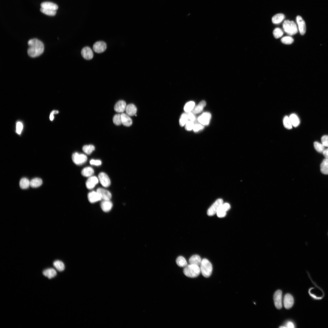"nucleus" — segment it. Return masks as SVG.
<instances>
[{
	"mask_svg": "<svg viewBox=\"0 0 328 328\" xmlns=\"http://www.w3.org/2000/svg\"><path fill=\"white\" fill-rule=\"evenodd\" d=\"M28 55L34 58L40 56L44 52V46L43 43L37 39H30L28 42Z\"/></svg>",
	"mask_w": 328,
	"mask_h": 328,
	"instance_id": "f257e3e1",
	"label": "nucleus"
},
{
	"mask_svg": "<svg viewBox=\"0 0 328 328\" xmlns=\"http://www.w3.org/2000/svg\"><path fill=\"white\" fill-rule=\"evenodd\" d=\"M183 272L186 276L191 278L197 277L201 273L200 266L190 264L184 267Z\"/></svg>",
	"mask_w": 328,
	"mask_h": 328,
	"instance_id": "f03ea898",
	"label": "nucleus"
},
{
	"mask_svg": "<svg viewBox=\"0 0 328 328\" xmlns=\"http://www.w3.org/2000/svg\"><path fill=\"white\" fill-rule=\"evenodd\" d=\"M200 267L201 273L204 277L207 278L211 276L213 270L212 266L208 260L206 259H203Z\"/></svg>",
	"mask_w": 328,
	"mask_h": 328,
	"instance_id": "7ed1b4c3",
	"label": "nucleus"
},
{
	"mask_svg": "<svg viewBox=\"0 0 328 328\" xmlns=\"http://www.w3.org/2000/svg\"><path fill=\"white\" fill-rule=\"evenodd\" d=\"M284 32L287 34L293 35L298 32V28L296 24L293 21H285L283 25Z\"/></svg>",
	"mask_w": 328,
	"mask_h": 328,
	"instance_id": "20e7f679",
	"label": "nucleus"
},
{
	"mask_svg": "<svg viewBox=\"0 0 328 328\" xmlns=\"http://www.w3.org/2000/svg\"><path fill=\"white\" fill-rule=\"evenodd\" d=\"M223 203V200L221 199L217 200L208 209L207 213L208 215L212 216L216 214L219 208Z\"/></svg>",
	"mask_w": 328,
	"mask_h": 328,
	"instance_id": "39448f33",
	"label": "nucleus"
},
{
	"mask_svg": "<svg viewBox=\"0 0 328 328\" xmlns=\"http://www.w3.org/2000/svg\"><path fill=\"white\" fill-rule=\"evenodd\" d=\"M72 159L73 162L77 165H82L85 163L87 160V157L85 155L79 154L77 152L73 154Z\"/></svg>",
	"mask_w": 328,
	"mask_h": 328,
	"instance_id": "423d86ee",
	"label": "nucleus"
},
{
	"mask_svg": "<svg viewBox=\"0 0 328 328\" xmlns=\"http://www.w3.org/2000/svg\"><path fill=\"white\" fill-rule=\"evenodd\" d=\"M282 291L280 290L276 291L274 295L273 299L275 305L278 309H280L282 307Z\"/></svg>",
	"mask_w": 328,
	"mask_h": 328,
	"instance_id": "0eeeda50",
	"label": "nucleus"
},
{
	"mask_svg": "<svg viewBox=\"0 0 328 328\" xmlns=\"http://www.w3.org/2000/svg\"><path fill=\"white\" fill-rule=\"evenodd\" d=\"M211 117L210 113L205 112L198 118L197 121L203 125H207L210 123Z\"/></svg>",
	"mask_w": 328,
	"mask_h": 328,
	"instance_id": "6e6552de",
	"label": "nucleus"
},
{
	"mask_svg": "<svg viewBox=\"0 0 328 328\" xmlns=\"http://www.w3.org/2000/svg\"><path fill=\"white\" fill-rule=\"evenodd\" d=\"M107 48L106 43L103 41H98L95 42L93 46V50L97 53H101L104 52Z\"/></svg>",
	"mask_w": 328,
	"mask_h": 328,
	"instance_id": "1a4fd4ad",
	"label": "nucleus"
},
{
	"mask_svg": "<svg viewBox=\"0 0 328 328\" xmlns=\"http://www.w3.org/2000/svg\"><path fill=\"white\" fill-rule=\"evenodd\" d=\"M296 21L298 25V29L301 35H304L306 30V27L305 22L302 17L300 16H298L296 18Z\"/></svg>",
	"mask_w": 328,
	"mask_h": 328,
	"instance_id": "9d476101",
	"label": "nucleus"
},
{
	"mask_svg": "<svg viewBox=\"0 0 328 328\" xmlns=\"http://www.w3.org/2000/svg\"><path fill=\"white\" fill-rule=\"evenodd\" d=\"M231 208L230 204L228 203H223L220 207L217 212V217L220 218L225 217L226 215V212L229 210Z\"/></svg>",
	"mask_w": 328,
	"mask_h": 328,
	"instance_id": "9b49d317",
	"label": "nucleus"
},
{
	"mask_svg": "<svg viewBox=\"0 0 328 328\" xmlns=\"http://www.w3.org/2000/svg\"><path fill=\"white\" fill-rule=\"evenodd\" d=\"M98 179L102 185L104 187H108L110 185L111 182L110 179L105 173L101 172L98 175Z\"/></svg>",
	"mask_w": 328,
	"mask_h": 328,
	"instance_id": "f8f14e48",
	"label": "nucleus"
},
{
	"mask_svg": "<svg viewBox=\"0 0 328 328\" xmlns=\"http://www.w3.org/2000/svg\"><path fill=\"white\" fill-rule=\"evenodd\" d=\"M81 53L83 57L86 60H90L93 57L94 55L92 49L88 47L83 48Z\"/></svg>",
	"mask_w": 328,
	"mask_h": 328,
	"instance_id": "ddd939ff",
	"label": "nucleus"
},
{
	"mask_svg": "<svg viewBox=\"0 0 328 328\" xmlns=\"http://www.w3.org/2000/svg\"><path fill=\"white\" fill-rule=\"evenodd\" d=\"M96 192L100 195L102 200H110L112 198L111 193L104 189L99 188L97 189Z\"/></svg>",
	"mask_w": 328,
	"mask_h": 328,
	"instance_id": "4468645a",
	"label": "nucleus"
},
{
	"mask_svg": "<svg viewBox=\"0 0 328 328\" xmlns=\"http://www.w3.org/2000/svg\"><path fill=\"white\" fill-rule=\"evenodd\" d=\"M293 296L290 294H286L284 297V305L286 309H288L292 307L294 304Z\"/></svg>",
	"mask_w": 328,
	"mask_h": 328,
	"instance_id": "2eb2a0df",
	"label": "nucleus"
},
{
	"mask_svg": "<svg viewBox=\"0 0 328 328\" xmlns=\"http://www.w3.org/2000/svg\"><path fill=\"white\" fill-rule=\"evenodd\" d=\"M88 197L89 202L92 203H95L102 200L100 195L97 192L93 191L89 193Z\"/></svg>",
	"mask_w": 328,
	"mask_h": 328,
	"instance_id": "dca6fc26",
	"label": "nucleus"
},
{
	"mask_svg": "<svg viewBox=\"0 0 328 328\" xmlns=\"http://www.w3.org/2000/svg\"><path fill=\"white\" fill-rule=\"evenodd\" d=\"M98 179L95 176L89 177L86 182V186L88 189H92L98 183Z\"/></svg>",
	"mask_w": 328,
	"mask_h": 328,
	"instance_id": "f3484780",
	"label": "nucleus"
},
{
	"mask_svg": "<svg viewBox=\"0 0 328 328\" xmlns=\"http://www.w3.org/2000/svg\"><path fill=\"white\" fill-rule=\"evenodd\" d=\"M126 102L123 100H120L115 104L114 109L115 111L119 113H122L126 111Z\"/></svg>",
	"mask_w": 328,
	"mask_h": 328,
	"instance_id": "a211bd4d",
	"label": "nucleus"
},
{
	"mask_svg": "<svg viewBox=\"0 0 328 328\" xmlns=\"http://www.w3.org/2000/svg\"><path fill=\"white\" fill-rule=\"evenodd\" d=\"M122 124L126 126L129 127L131 126L133 124V121L130 116L126 113H123L121 114Z\"/></svg>",
	"mask_w": 328,
	"mask_h": 328,
	"instance_id": "6ab92c4d",
	"label": "nucleus"
},
{
	"mask_svg": "<svg viewBox=\"0 0 328 328\" xmlns=\"http://www.w3.org/2000/svg\"><path fill=\"white\" fill-rule=\"evenodd\" d=\"M113 206L112 203L109 200H103L101 204L102 209L105 212L110 211L111 210Z\"/></svg>",
	"mask_w": 328,
	"mask_h": 328,
	"instance_id": "aec40b11",
	"label": "nucleus"
},
{
	"mask_svg": "<svg viewBox=\"0 0 328 328\" xmlns=\"http://www.w3.org/2000/svg\"><path fill=\"white\" fill-rule=\"evenodd\" d=\"M125 111L128 116H133L136 114L137 109L134 105L131 104L126 106Z\"/></svg>",
	"mask_w": 328,
	"mask_h": 328,
	"instance_id": "412c9836",
	"label": "nucleus"
},
{
	"mask_svg": "<svg viewBox=\"0 0 328 328\" xmlns=\"http://www.w3.org/2000/svg\"><path fill=\"white\" fill-rule=\"evenodd\" d=\"M206 105V102L205 101H202L197 106L195 107L192 112L194 114L200 113L202 111Z\"/></svg>",
	"mask_w": 328,
	"mask_h": 328,
	"instance_id": "4be33fe9",
	"label": "nucleus"
},
{
	"mask_svg": "<svg viewBox=\"0 0 328 328\" xmlns=\"http://www.w3.org/2000/svg\"><path fill=\"white\" fill-rule=\"evenodd\" d=\"M202 260L200 256L195 255L192 256L189 259V263L190 264L195 265L198 266H200Z\"/></svg>",
	"mask_w": 328,
	"mask_h": 328,
	"instance_id": "5701e85b",
	"label": "nucleus"
},
{
	"mask_svg": "<svg viewBox=\"0 0 328 328\" xmlns=\"http://www.w3.org/2000/svg\"><path fill=\"white\" fill-rule=\"evenodd\" d=\"M43 274L44 276L48 277V279H51L56 276L57 273L53 268H49L44 270L43 272Z\"/></svg>",
	"mask_w": 328,
	"mask_h": 328,
	"instance_id": "b1692460",
	"label": "nucleus"
},
{
	"mask_svg": "<svg viewBox=\"0 0 328 328\" xmlns=\"http://www.w3.org/2000/svg\"><path fill=\"white\" fill-rule=\"evenodd\" d=\"M41 8L54 10L56 11L58 9V6L57 4L49 2L42 3L41 4Z\"/></svg>",
	"mask_w": 328,
	"mask_h": 328,
	"instance_id": "393cba45",
	"label": "nucleus"
},
{
	"mask_svg": "<svg viewBox=\"0 0 328 328\" xmlns=\"http://www.w3.org/2000/svg\"><path fill=\"white\" fill-rule=\"evenodd\" d=\"M285 18V15L282 14H278L272 18V22L274 24H278L281 23Z\"/></svg>",
	"mask_w": 328,
	"mask_h": 328,
	"instance_id": "a878e982",
	"label": "nucleus"
},
{
	"mask_svg": "<svg viewBox=\"0 0 328 328\" xmlns=\"http://www.w3.org/2000/svg\"><path fill=\"white\" fill-rule=\"evenodd\" d=\"M320 168L321 171L323 174L328 175V159H324L321 164Z\"/></svg>",
	"mask_w": 328,
	"mask_h": 328,
	"instance_id": "bb28decb",
	"label": "nucleus"
},
{
	"mask_svg": "<svg viewBox=\"0 0 328 328\" xmlns=\"http://www.w3.org/2000/svg\"><path fill=\"white\" fill-rule=\"evenodd\" d=\"M20 187L23 189H26L30 186V181L27 178H22L19 182Z\"/></svg>",
	"mask_w": 328,
	"mask_h": 328,
	"instance_id": "cd10ccee",
	"label": "nucleus"
},
{
	"mask_svg": "<svg viewBox=\"0 0 328 328\" xmlns=\"http://www.w3.org/2000/svg\"><path fill=\"white\" fill-rule=\"evenodd\" d=\"M94 172L93 169L90 167H87L84 168L82 170L81 174L85 177H90L94 174Z\"/></svg>",
	"mask_w": 328,
	"mask_h": 328,
	"instance_id": "c85d7f7f",
	"label": "nucleus"
},
{
	"mask_svg": "<svg viewBox=\"0 0 328 328\" xmlns=\"http://www.w3.org/2000/svg\"><path fill=\"white\" fill-rule=\"evenodd\" d=\"M43 184L41 179L39 178H33L30 181V186L33 188H37L41 186Z\"/></svg>",
	"mask_w": 328,
	"mask_h": 328,
	"instance_id": "c756f323",
	"label": "nucleus"
},
{
	"mask_svg": "<svg viewBox=\"0 0 328 328\" xmlns=\"http://www.w3.org/2000/svg\"><path fill=\"white\" fill-rule=\"evenodd\" d=\"M292 125L294 127L299 126L300 123V119L295 114H291L289 117Z\"/></svg>",
	"mask_w": 328,
	"mask_h": 328,
	"instance_id": "7c9ffc66",
	"label": "nucleus"
},
{
	"mask_svg": "<svg viewBox=\"0 0 328 328\" xmlns=\"http://www.w3.org/2000/svg\"><path fill=\"white\" fill-rule=\"evenodd\" d=\"M53 266L56 269L59 271L61 272L64 270L65 266L62 261L59 260L56 261L53 263Z\"/></svg>",
	"mask_w": 328,
	"mask_h": 328,
	"instance_id": "2f4dec72",
	"label": "nucleus"
},
{
	"mask_svg": "<svg viewBox=\"0 0 328 328\" xmlns=\"http://www.w3.org/2000/svg\"><path fill=\"white\" fill-rule=\"evenodd\" d=\"M176 263L177 265L180 267H185L187 265L186 259L182 256H179L177 258Z\"/></svg>",
	"mask_w": 328,
	"mask_h": 328,
	"instance_id": "473e14b6",
	"label": "nucleus"
},
{
	"mask_svg": "<svg viewBox=\"0 0 328 328\" xmlns=\"http://www.w3.org/2000/svg\"><path fill=\"white\" fill-rule=\"evenodd\" d=\"M195 105V103L193 101H190L187 103L184 107V111L187 113L191 112L193 110Z\"/></svg>",
	"mask_w": 328,
	"mask_h": 328,
	"instance_id": "72a5a7b5",
	"label": "nucleus"
},
{
	"mask_svg": "<svg viewBox=\"0 0 328 328\" xmlns=\"http://www.w3.org/2000/svg\"><path fill=\"white\" fill-rule=\"evenodd\" d=\"M95 146L92 145H86L83 148V151L86 154L90 155L95 150Z\"/></svg>",
	"mask_w": 328,
	"mask_h": 328,
	"instance_id": "f704fd0d",
	"label": "nucleus"
},
{
	"mask_svg": "<svg viewBox=\"0 0 328 328\" xmlns=\"http://www.w3.org/2000/svg\"><path fill=\"white\" fill-rule=\"evenodd\" d=\"M189 118L187 113H183L181 116L179 120V124L181 127L185 126L186 123L189 121Z\"/></svg>",
	"mask_w": 328,
	"mask_h": 328,
	"instance_id": "c9c22d12",
	"label": "nucleus"
},
{
	"mask_svg": "<svg viewBox=\"0 0 328 328\" xmlns=\"http://www.w3.org/2000/svg\"><path fill=\"white\" fill-rule=\"evenodd\" d=\"M314 146L315 150L320 153H323L325 150V147L322 143L315 142L314 143Z\"/></svg>",
	"mask_w": 328,
	"mask_h": 328,
	"instance_id": "e433bc0d",
	"label": "nucleus"
},
{
	"mask_svg": "<svg viewBox=\"0 0 328 328\" xmlns=\"http://www.w3.org/2000/svg\"><path fill=\"white\" fill-rule=\"evenodd\" d=\"M40 11L42 13L49 16H54L56 14V11L54 10L41 8Z\"/></svg>",
	"mask_w": 328,
	"mask_h": 328,
	"instance_id": "4c0bfd02",
	"label": "nucleus"
},
{
	"mask_svg": "<svg viewBox=\"0 0 328 328\" xmlns=\"http://www.w3.org/2000/svg\"><path fill=\"white\" fill-rule=\"evenodd\" d=\"M284 126L287 129H291L292 128V125L289 117L285 116L283 120Z\"/></svg>",
	"mask_w": 328,
	"mask_h": 328,
	"instance_id": "58836bf2",
	"label": "nucleus"
},
{
	"mask_svg": "<svg viewBox=\"0 0 328 328\" xmlns=\"http://www.w3.org/2000/svg\"><path fill=\"white\" fill-rule=\"evenodd\" d=\"M113 121L114 123L117 126L122 124L121 114H116L113 117Z\"/></svg>",
	"mask_w": 328,
	"mask_h": 328,
	"instance_id": "ea45409f",
	"label": "nucleus"
},
{
	"mask_svg": "<svg viewBox=\"0 0 328 328\" xmlns=\"http://www.w3.org/2000/svg\"><path fill=\"white\" fill-rule=\"evenodd\" d=\"M273 34L275 38L278 39L281 37L283 35L284 32L281 28H276L274 30Z\"/></svg>",
	"mask_w": 328,
	"mask_h": 328,
	"instance_id": "a19ab883",
	"label": "nucleus"
},
{
	"mask_svg": "<svg viewBox=\"0 0 328 328\" xmlns=\"http://www.w3.org/2000/svg\"><path fill=\"white\" fill-rule=\"evenodd\" d=\"M282 43L286 44H290L294 42V39L290 36H285L283 37L281 39Z\"/></svg>",
	"mask_w": 328,
	"mask_h": 328,
	"instance_id": "79ce46f5",
	"label": "nucleus"
},
{
	"mask_svg": "<svg viewBox=\"0 0 328 328\" xmlns=\"http://www.w3.org/2000/svg\"><path fill=\"white\" fill-rule=\"evenodd\" d=\"M195 125L194 122L188 121L185 125V130L187 131H191L193 130Z\"/></svg>",
	"mask_w": 328,
	"mask_h": 328,
	"instance_id": "37998d69",
	"label": "nucleus"
},
{
	"mask_svg": "<svg viewBox=\"0 0 328 328\" xmlns=\"http://www.w3.org/2000/svg\"><path fill=\"white\" fill-rule=\"evenodd\" d=\"M23 129V125L21 122H18L16 125V132L17 133L21 134Z\"/></svg>",
	"mask_w": 328,
	"mask_h": 328,
	"instance_id": "c03bdc74",
	"label": "nucleus"
},
{
	"mask_svg": "<svg viewBox=\"0 0 328 328\" xmlns=\"http://www.w3.org/2000/svg\"><path fill=\"white\" fill-rule=\"evenodd\" d=\"M189 120L190 121L194 122L195 123L197 124L198 122L196 121V118L195 115L192 112L187 113Z\"/></svg>",
	"mask_w": 328,
	"mask_h": 328,
	"instance_id": "a18cd8bd",
	"label": "nucleus"
},
{
	"mask_svg": "<svg viewBox=\"0 0 328 328\" xmlns=\"http://www.w3.org/2000/svg\"><path fill=\"white\" fill-rule=\"evenodd\" d=\"M204 128V126L202 124L197 123L195 124L193 130L195 132H197L203 130Z\"/></svg>",
	"mask_w": 328,
	"mask_h": 328,
	"instance_id": "49530a36",
	"label": "nucleus"
},
{
	"mask_svg": "<svg viewBox=\"0 0 328 328\" xmlns=\"http://www.w3.org/2000/svg\"><path fill=\"white\" fill-rule=\"evenodd\" d=\"M322 144L325 147H328V136L324 135L321 139Z\"/></svg>",
	"mask_w": 328,
	"mask_h": 328,
	"instance_id": "de8ad7c7",
	"label": "nucleus"
},
{
	"mask_svg": "<svg viewBox=\"0 0 328 328\" xmlns=\"http://www.w3.org/2000/svg\"><path fill=\"white\" fill-rule=\"evenodd\" d=\"M90 163L91 165H95L96 166H100L102 164L101 161L99 160H95L93 159L90 161Z\"/></svg>",
	"mask_w": 328,
	"mask_h": 328,
	"instance_id": "09e8293b",
	"label": "nucleus"
},
{
	"mask_svg": "<svg viewBox=\"0 0 328 328\" xmlns=\"http://www.w3.org/2000/svg\"><path fill=\"white\" fill-rule=\"evenodd\" d=\"M59 113L58 111H52L50 116V118L51 121H53L54 119V114H57Z\"/></svg>",
	"mask_w": 328,
	"mask_h": 328,
	"instance_id": "8fccbe9b",
	"label": "nucleus"
},
{
	"mask_svg": "<svg viewBox=\"0 0 328 328\" xmlns=\"http://www.w3.org/2000/svg\"><path fill=\"white\" fill-rule=\"evenodd\" d=\"M286 328H294V325L293 323L291 322H288L286 324Z\"/></svg>",
	"mask_w": 328,
	"mask_h": 328,
	"instance_id": "3c124183",
	"label": "nucleus"
},
{
	"mask_svg": "<svg viewBox=\"0 0 328 328\" xmlns=\"http://www.w3.org/2000/svg\"><path fill=\"white\" fill-rule=\"evenodd\" d=\"M323 154L325 158L328 159V148L325 149Z\"/></svg>",
	"mask_w": 328,
	"mask_h": 328,
	"instance_id": "603ef678",
	"label": "nucleus"
},
{
	"mask_svg": "<svg viewBox=\"0 0 328 328\" xmlns=\"http://www.w3.org/2000/svg\"><path fill=\"white\" fill-rule=\"evenodd\" d=\"M279 328H286V327H284V326H281V327H279Z\"/></svg>",
	"mask_w": 328,
	"mask_h": 328,
	"instance_id": "864d4df0",
	"label": "nucleus"
}]
</instances>
